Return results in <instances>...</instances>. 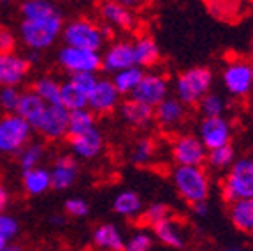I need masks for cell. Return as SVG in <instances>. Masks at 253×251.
<instances>
[{
	"instance_id": "obj_47",
	"label": "cell",
	"mask_w": 253,
	"mask_h": 251,
	"mask_svg": "<svg viewBox=\"0 0 253 251\" xmlns=\"http://www.w3.org/2000/svg\"><path fill=\"white\" fill-rule=\"evenodd\" d=\"M25 58L28 60V63H30V65H32V63H37V62H39V51H30V53H28V56H25Z\"/></svg>"
},
{
	"instance_id": "obj_25",
	"label": "cell",
	"mask_w": 253,
	"mask_h": 251,
	"mask_svg": "<svg viewBox=\"0 0 253 251\" xmlns=\"http://www.w3.org/2000/svg\"><path fill=\"white\" fill-rule=\"evenodd\" d=\"M132 49H134V60L135 65L141 69L146 67H153L160 60V47L155 42V39L148 36H142L132 42Z\"/></svg>"
},
{
	"instance_id": "obj_3",
	"label": "cell",
	"mask_w": 253,
	"mask_h": 251,
	"mask_svg": "<svg viewBox=\"0 0 253 251\" xmlns=\"http://www.w3.org/2000/svg\"><path fill=\"white\" fill-rule=\"evenodd\" d=\"M221 199L227 204L239 199H252L253 197V158L241 157L236 158L234 164L225 170L221 179Z\"/></svg>"
},
{
	"instance_id": "obj_36",
	"label": "cell",
	"mask_w": 253,
	"mask_h": 251,
	"mask_svg": "<svg viewBox=\"0 0 253 251\" xmlns=\"http://www.w3.org/2000/svg\"><path fill=\"white\" fill-rule=\"evenodd\" d=\"M197 107L204 118H210V116H223V113L227 109V104H225V98L221 97V95L210 91V93H206L201 98V102L197 104Z\"/></svg>"
},
{
	"instance_id": "obj_43",
	"label": "cell",
	"mask_w": 253,
	"mask_h": 251,
	"mask_svg": "<svg viewBox=\"0 0 253 251\" xmlns=\"http://www.w3.org/2000/svg\"><path fill=\"white\" fill-rule=\"evenodd\" d=\"M9 202H11V193H9V190L0 183V212L7 211Z\"/></svg>"
},
{
	"instance_id": "obj_5",
	"label": "cell",
	"mask_w": 253,
	"mask_h": 251,
	"mask_svg": "<svg viewBox=\"0 0 253 251\" xmlns=\"http://www.w3.org/2000/svg\"><path fill=\"white\" fill-rule=\"evenodd\" d=\"M60 37L63 39V44H67V46L91 49V51H100L107 41L102 27L88 18H76L69 23H63Z\"/></svg>"
},
{
	"instance_id": "obj_33",
	"label": "cell",
	"mask_w": 253,
	"mask_h": 251,
	"mask_svg": "<svg viewBox=\"0 0 253 251\" xmlns=\"http://www.w3.org/2000/svg\"><path fill=\"white\" fill-rule=\"evenodd\" d=\"M58 11V5L53 0H23L20 5L21 18H42Z\"/></svg>"
},
{
	"instance_id": "obj_52",
	"label": "cell",
	"mask_w": 253,
	"mask_h": 251,
	"mask_svg": "<svg viewBox=\"0 0 253 251\" xmlns=\"http://www.w3.org/2000/svg\"><path fill=\"white\" fill-rule=\"evenodd\" d=\"M252 83H253V69H252Z\"/></svg>"
},
{
	"instance_id": "obj_1",
	"label": "cell",
	"mask_w": 253,
	"mask_h": 251,
	"mask_svg": "<svg viewBox=\"0 0 253 251\" xmlns=\"http://www.w3.org/2000/svg\"><path fill=\"white\" fill-rule=\"evenodd\" d=\"M63 30L62 12L42 16V18H21L18 36L28 51H44L49 49L60 39Z\"/></svg>"
},
{
	"instance_id": "obj_32",
	"label": "cell",
	"mask_w": 253,
	"mask_h": 251,
	"mask_svg": "<svg viewBox=\"0 0 253 251\" xmlns=\"http://www.w3.org/2000/svg\"><path fill=\"white\" fill-rule=\"evenodd\" d=\"M60 86H62V83L58 79L51 78V76H42L34 83L32 90L46 104H60Z\"/></svg>"
},
{
	"instance_id": "obj_10",
	"label": "cell",
	"mask_w": 253,
	"mask_h": 251,
	"mask_svg": "<svg viewBox=\"0 0 253 251\" xmlns=\"http://www.w3.org/2000/svg\"><path fill=\"white\" fill-rule=\"evenodd\" d=\"M170 155L176 165H197L202 167L206 164L208 149L201 142V139L194 133H181L172 141Z\"/></svg>"
},
{
	"instance_id": "obj_21",
	"label": "cell",
	"mask_w": 253,
	"mask_h": 251,
	"mask_svg": "<svg viewBox=\"0 0 253 251\" xmlns=\"http://www.w3.org/2000/svg\"><path fill=\"white\" fill-rule=\"evenodd\" d=\"M153 230V237L162 243L164 246L172 248V250H183L186 244L185 234H183V227L176 218L167 216L162 221H158L151 227Z\"/></svg>"
},
{
	"instance_id": "obj_16",
	"label": "cell",
	"mask_w": 253,
	"mask_h": 251,
	"mask_svg": "<svg viewBox=\"0 0 253 251\" xmlns=\"http://www.w3.org/2000/svg\"><path fill=\"white\" fill-rule=\"evenodd\" d=\"M69 144H71L72 153L76 158H83V160H93L97 158L104 149V135L97 126L81 132L78 135H71L69 137Z\"/></svg>"
},
{
	"instance_id": "obj_39",
	"label": "cell",
	"mask_w": 253,
	"mask_h": 251,
	"mask_svg": "<svg viewBox=\"0 0 253 251\" xmlns=\"http://www.w3.org/2000/svg\"><path fill=\"white\" fill-rule=\"evenodd\" d=\"M21 91L18 86H0V109L4 113H16Z\"/></svg>"
},
{
	"instance_id": "obj_26",
	"label": "cell",
	"mask_w": 253,
	"mask_h": 251,
	"mask_svg": "<svg viewBox=\"0 0 253 251\" xmlns=\"http://www.w3.org/2000/svg\"><path fill=\"white\" fill-rule=\"evenodd\" d=\"M44 107H46V102L34 90L21 91L16 114L21 116L27 123H30V126H34L37 123V120L41 118Z\"/></svg>"
},
{
	"instance_id": "obj_49",
	"label": "cell",
	"mask_w": 253,
	"mask_h": 251,
	"mask_svg": "<svg viewBox=\"0 0 253 251\" xmlns=\"http://www.w3.org/2000/svg\"><path fill=\"white\" fill-rule=\"evenodd\" d=\"M7 243H9V241H5L4 237L0 236V251H2V248H4V246H5V244H7Z\"/></svg>"
},
{
	"instance_id": "obj_50",
	"label": "cell",
	"mask_w": 253,
	"mask_h": 251,
	"mask_svg": "<svg viewBox=\"0 0 253 251\" xmlns=\"http://www.w3.org/2000/svg\"><path fill=\"white\" fill-rule=\"evenodd\" d=\"M221 251H241V250H237V248H229V250H221Z\"/></svg>"
},
{
	"instance_id": "obj_29",
	"label": "cell",
	"mask_w": 253,
	"mask_h": 251,
	"mask_svg": "<svg viewBox=\"0 0 253 251\" xmlns=\"http://www.w3.org/2000/svg\"><path fill=\"white\" fill-rule=\"evenodd\" d=\"M142 76H144V71H142L141 67L134 65V67H128V69H123V71L115 72L111 81L116 86V90L120 91V95H132V91L135 90V86L139 84Z\"/></svg>"
},
{
	"instance_id": "obj_2",
	"label": "cell",
	"mask_w": 253,
	"mask_h": 251,
	"mask_svg": "<svg viewBox=\"0 0 253 251\" xmlns=\"http://www.w3.org/2000/svg\"><path fill=\"white\" fill-rule=\"evenodd\" d=\"M172 185L186 204H195L201 200H208L211 192V179L206 172L204 165H176L170 174Z\"/></svg>"
},
{
	"instance_id": "obj_13",
	"label": "cell",
	"mask_w": 253,
	"mask_h": 251,
	"mask_svg": "<svg viewBox=\"0 0 253 251\" xmlns=\"http://www.w3.org/2000/svg\"><path fill=\"white\" fill-rule=\"evenodd\" d=\"M122 102V95L111 79L97 78L95 86L88 95V109L93 114H109Z\"/></svg>"
},
{
	"instance_id": "obj_8",
	"label": "cell",
	"mask_w": 253,
	"mask_h": 251,
	"mask_svg": "<svg viewBox=\"0 0 253 251\" xmlns=\"http://www.w3.org/2000/svg\"><path fill=\"white\" fill-rule=\"evenodd\" d=\"M32 128L46 141H60L67 135L69 111L62 104H46L41 118Z\"/></svg>"
},
{
	"instance_id": "obj_6",
	"label": "cell",
	"mask_w": 253,
	"mask_h": 251,
	"mask_svg": "<svg viewBox=\"0 0 253 251\" xmlns=\"http://www.w3.org/2000/svg\"><path fill=\"white\" fill-rule=\"evenodd\" d=\"M34 128L16 113L0 116V155H18L32 141Z\"/></svg>"
},
{
	"instance_id": "obj_34",
	"label": "cell",
	"mask_w": 253,
	"mask_h": 251,
	"mask_svg": "<svg viewBox=\"0 0 253 251\" xmlns=\"http://www.w3.org/2000/svg\"><path fill=\"white\" fill-rule=\"evenodd\" d=\"M93 126H97L95 125V114L88 107L69 113V128H67L69 137L71 135H78L81 132H86V130L93 128Z\"/></svg>"
},
{
	"instance_id": "obj_35",
	"label": "cell",
	"mask_w": 253,
	"mask_h": 251,
	"mask_svg": "<svg viewBox=\"0 0 253 251\" xmlns=\"http://www.w3.org/2000/svg\"><path fill=\"white\" fill-rule=\"evenodd\" d=\"M155 153H157V146H155L153 139L141 137L134 144V148H132L130 162L134 165H137V167H144V165H148L151 160H153Z\"/></svg>"
},
{
	"instance_id": "obj_14",
	"label": "cell",
	"mask_w": 253,
	"mask_h": 251,
	"mask_svg": "<svg viewBox=\"0 0 253 251\" xmlns=\"http://www.w3.org/2000/svg\"><path fill=\"white\" fill-rule=\"evenodd\" d=\"M134 65L135 60L130 41H116V42L109 44L106 47V51L100 55V69L111 72V74Z\"/></svg>"
},
{
	"instance_id": "obj_15",
	"label": "cell",
	"mask_w": 253,
	"mask_h": 251,
	"mask_svg": "<svg viewBox=\"0 0 253 251\" xmlns=\"http://www.w3.org/2000/svg\"><path fill=\"white\" fill-rule=\"evenodd\" d=\"M30 72V63L25 56L0 53V86H20Z\"/></svg>"
},
{
	"instance_id": "obj_24",
	"label": "cell",
	"mask_w": 253,
	"mask_h": 251,
	"mask_svg": "<svg viewBox=\"0 0 253 251\" xmlns=\"http://www.w3.org/2000/svg\"><path fill=\"white\" fill-rule=\"evenodd\" d=\"M229 218L236 230L243 232V234H253V197L230 202Z\"/></svg>"
},
{
	"instance_id": "obj_40",
	"label": "cell",
	"mask_w": 253,
	"mask_h": 251,
	"mask_svg": "<svg viewBox=\"0 0 253 251\" xmlns=\"http://www.w3.org/2000/svg\"><path fill=\"white\" fill-rule=\"evenodd\" d=\"M20 232V223L14 216L7 214V212H0V236L5 241H12Z\"/></svg>"
},
{
	"instance_id": "obj_30",
	"label": "cell",
	"mask_w": 253,
	"mask_h": 251,
	"mask_svg": "<svg viewBox=\"0 0 253 251\" xmlns=\"http://www.w3.org/2000/svg\"><path fill=\"white\" fill-rule=\"evenodd\" d=\"M236 160V149H234L232 142L225 146H218V148L208 149V155H206V164L210 169L213 170H227L230 165Z\"/></svg>"
},
{
	"instance_id": "obj_11",
	"label": "cell",
	"mask_w": 253,
	"mask_h": 251,
	"mask_svg": "<svg viewBox=\"0 0 253 251\" xmlns=\"http://www.w3.org/2000/svg\"><path fill=\"white\" fill-rule=\"evenodd\" d=\"M234 130L232 125L223 116H210L204 118L199 125L197 137L204 144L206 149H213L218 146H225L232 142Z\"/></svg>"
},
{
	"instance_id": "obj_17",
	"label": "cell",
	"mask_w": 253,
	"mask_h": 251,
	"mask_svg": "<svg viewBox=\"0 0 253 251\" xmlns=\"http://www.w3.org/2000/svg\"><path fill=\"white\" fill-rule=\"evenodd\" d=\"M51 176V188L55 190H69L79 176V164L74 155H60L53 165L49 167Z\"/></svg>"
},
{
	"instance_id": "obj_23",
	"label": "cell",
	"mask_w": 253,
	"mask_h": 251,
	"mask_svg": "<svg viewBox=\"0 0 253 251\" xmlns=\"http://www.w3.org/2000/svg\"><path fill=\"white\" fill-rule=\"evenodd\" d=\"M21 183H23V190L27 195H30V197L44 195L47 190H51V176H49V169L39 165V167H34V169L23 170Z\"/></svg>"
},
{
	"instance_id": "obj_12",
	"label": "cell",
	"mask_w": 253,
	"mask_h": 251,
	"mask_svg": "<svg viewBox=\"0 0 253 251\" xmlns=\"http://www.w3.org/2000/svg\"><path fill=\"white\" fill-rule=\"evenodd\" d=\"M167 97H169V81L166 76L155 74V72H150V74L144 72V76L130 95V98H135L150 107H155Z\"/></svg>"
},
{
	"instance_id": "obj_9",
	"label": "cell",
	"mask_w": 253,
	"mask_h": 251,
	"mask_svg": "<svg viewBox=\"0 0 253 251\" xmlns=\"http://www.w3.org/2000/svg\"><path fill=\"white\" fill-rule=\"evenodd\" d=\"M252 69L253 65L246 60H232L223 67L221 81L227 93L236 98H245L253 91L252 83Z\"/></svg>"
},
{
	"instance_id": "obj_28",
	"label": "cell",
	"mask_w": 253,
	"mask_h": 251,
	"mask_svg": "<svg viewBox=\"0 0 253 251\" xmlns=\"http://www.w3.org/2000/svg\"><path fill=\"white\" fill-rule=\"evenodd\" d=\"M60 104L71 113V111L84 109L88 107V93L78 88L74 83L67 81L62 83L60 86Z\"/></svg>"
},
{
	"instance_id": "obj_27",
	"label": "cell",
	"mask_w": 253,
	"mask_h": 251,
	"mask_svg": "<svg viewBox=\"0 0 253 251\" xmlns=\"http://www.w3.org/2000/svg\"><path fill=\"white\" fill-rule=\"evenodd\" d=\"M113 211L122 218L126 220H134L139 218L142 212V200L139 193L132 192V190H123L113 199Z\"/></svg>"
},
{
	"instance_id": "obj_4",
	"label": "cell",
	"mask_w": 253,
	"mask_h": 251,
	"mask_svg": "<svg viewBox=\"0 0 253 251\" xmlns=\"http://www.w3.org/2000/svg\"><path fill=\"white\" fill-rule=\"evenodd\" d=\"M213 86V72L208 67H192L176 78L174 93L186 107L197 106L206 93H210Z\"/></svg>"
},
{
	"instance_id": "obj_20",
	"label": "cell",
	"mask_w": 253,
	"mask_h": 251,
	"mask_svg": "<svg viewBox=\"0 0 253 251\" xmlns=\"http://www.w3.org/2000/svg\"><path fill=\"white\" fill-rule=\"evenodd\" d=\"M118 107H120V116H122V120L126 125H130L139 130L150 128L153 125L155 122L153 107L139 102L135 98H128L125 102H120Z\"/></svg>"
},
{
	"instance_id": "obj_46",
	"label": "cell",
	"mask_w": 253,
	"mask_h": 251,
	"mask_svg": "<svg viewBox=\"0 0 253 251\" xmlns=\"http://www.w3.org/2000/svg\"><path fill=\"white\" fill-rule=\"evenodd\" d=\"M49 223L55 225V227H60V225L65 223V216H62V214H55V216H51V218H49Z\"/></svg>"
},
{
	"instance_id": "obj_48",
	"label": "cell",
	"mask_w": 253,
	"mask_h": 251,
	"mask_svg": "<svg viewBox=\"0 0 253 251\" xmlns=\"http://www.w3.org/2000/svg\"><path fill=\"white\" fill-rule=\"evenodd\" d=\"M2 251H23V248H21L20 244H12V243H7L4 248H2Z\"/></svg>"
},
{
	"instance_id": "obj_41",
	"label": "cell",
	"mask_w": 253,
	"mask_h": 251,
	"mask_svg": "<svg viewBox=\"0 0 253 251\" xmlns=\"http://www.w3.org/2000/svg\"><path fill=\"white\" fill-rule=\"evenodd\" d=\"M63 209H65V214L72 216V218H84L90 212V204L86 200L79 199V197H72V199L65 200L63 204Z\"/></svg>"
},
{
	"instance_id": "obj_53",
	"label": "cell",
	"mask_w": 253,
	"mask_h": 251,
	"mask_svg": "<svg viewBox=\"0 0 253 251\" xmlns=\"http://www.w3.org/2000/svg\"><path fill=\"white\" fill-rule=\"evenodd\" d=\"M252 109H253V98H252Z\"/></svg>"
},
{
	"instance_id": "obj_45",
	"label": "cell",
	"mask_w": 253,
	"mask_h": 251,
	"mask_svg": "<svg viewBox=\"0 0 253 251\" xmlns=\"http://www.w3.org/2000/svg\"><path fill=\"white\" fill-rule=\"evenodd\" d=\"M116 2L122 4V5H125L126 9H135V7H141L144 0H116Z\"/></svg>"
},
{
	"instance_id": "obj_51",
	"label": "cell",
	"mask_w": 253,
	"mask_h": 251,
	"mask_svg": "<svg viewBox=\"0 0 253 251\" xmlns=\"http://www.w3.org/2000/svg\"><path fill=\"white\" fill-rule=\"evenodd\" d=\"M9 2H12V0H0V4H9Z\"/></svg>"
},
{
	"instance_id": "obj_19",
	"label": "cell",
	"mask_w": 253,
	"mask_h": 251,
	"mask_svg": "<svg viewBox=\"0 0 253 251\" xmlns=\"http://www.w3.org/2000/svg\"><path fill=\"white\" fill-rule=\"evenodd\" d=\"M99 16L111 28H120L123 32H128L135 27V16L132 9H126L125 5L118 4L116 0L102 2L99 7Z\"/></svg>"
},
{
	"instance_id": "obj_38",
	"label": "cell",
	"mask_w": 253,
	"mask_h": 251,
	"mask_svg": "<svg viewBox=\"0 0 253 251\" xmlns=\"http://www.w3.org/2000/svg\"><path fill=\"white\" fill-rule=\"evenodd\" d=\"M155 237L146 230L134 232L128 239H125V248L123 251H151L153 250Z\"/></svg>"
},
{
	"instance_id": "obj_31",
	"label": "cell",
	"mask_w": 253,
	"mask_h": 251,
	"mask_svg": "<svg viewBox=\"0 0 253 251\" xmlns=\"http://www.w3.org/2000/svg\"><path fill=\"white\" fill-rule=\"evenodd\" d=\"M16 157H18L21 170L34 169V167H39L42 158L46 157V146L41 141H30Z\"/></svg>"
},
{
	"instance_id": "obj_44",
	"label": "cell",
	"mask_w": 253,
	"mask_h": 251,
	"mask_svg": "<svg viewBox=\"0 0 253 251\" xmlns=\"http://www.w3.org/2000/svg\"><path fill=\"white\" fill-rule=\"evenodd\" d=\"M192 209H194V212L197 216H208V212H210V204H208V200H201V202H195V204H192Z\"/></svg>"
},
{
	"instance_id": "obj_7",
	"label": "cell",
	"mask_w": 253,
	"mask_h": 251,
	"mask_svg": "<svg viewBox=\"0 0 253 251\" xmlns=\"http://www.w3.org/2000/svg\"><path fill=\"white\" fill-rule=\"evenodd\" d=\"M56 63L69 76L78 72H97L100 71V53L63 44L56 53Z\"/></svg>"
},
{
	"instance_id": "obj_37",
	"label": "cell",
	"mask_w": 253,
	"mask_h": 251,
	"mask_svg": "<svg viewBox=\"0 0 253 251\" xmlns=\"http://www.w3.org/2000/svg\"><path fill=\"white\" fill-rule=\"evenodd\" d=\"M167 216H170L169 206L164 204V202H153V204H150L146 209H142L139 220H141V223L148 225V227H153L155 223L162 221Z\"/></svg>"
},
{
	"instance_id": "obj_42",
	"label": "cell",
	"mask_w": 253,
	"mask_h": 251,
	"mask_svg": "<svg viewBox=\"0 0 253 251\" xmlns=\"http://www.w3.org/2000/svg\"><path fill=\"white\" fill-rule=\"evenodd\" d=\"M16 47V36L9 28L0 27V53H11Z\"/></svg>"
},
{
	"instance_id": "obj_18",
	"label": "cell",
	"mask_w": 253,
	"mask_h": 251,
	"mask_svg": "<svg viewBox=\"0 0 253 251\" xmlns=\"http://www.w3.org/2000/svg\"><path fill=\"white\" fill-rule=\"evenodd\" d=\"M155 122L160 128L174 130L178 128L186 118V106L176 97H167L153 107Z\"/></svg>"
},
{
	"instance_id": "obj_22",
	"label": "cell",
	"mask_w": 253,
	"mask_h": 251,
	"mask_svg": "<svg viewBox=\"0 0 253 251\" xmlns=\"http://www.w3.org/2000/svg\"><path fill=\"white\" fill-rule=\"evenodd\" d=\"M95 248L100 251H123L125 237L115 223H100L91 234Z\"/></svg>"
}]
</instances>
